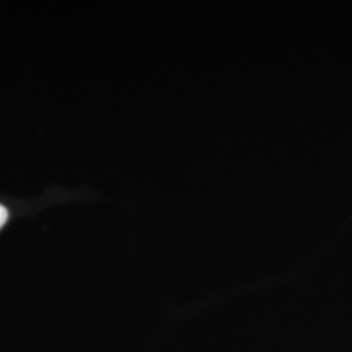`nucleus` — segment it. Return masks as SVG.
<instances>
[{"mask_svg":"<svg viewBox=\"0 0 352 352\" xmlns=\"http://www.w3.org/2000/svg\"><path fill=\"white\" fill-rule=\"evenodd\" d=\"M8 220V210L0 204V228L6 226V222Z\"/></svg>","mask_w":352,"mask_h":352,"instance_id":"1","label":"nucleus"}]
</instances>
